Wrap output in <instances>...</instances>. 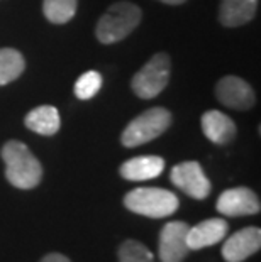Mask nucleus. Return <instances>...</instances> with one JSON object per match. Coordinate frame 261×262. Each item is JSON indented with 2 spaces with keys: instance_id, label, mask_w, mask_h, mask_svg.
Segmentation results:
<instances>
[{
  "instance_id": "obj_10",
  "label": "nucleus",
  "mask_w": 261,
  "mask_h": 262,
  "mask_svg": "<svg viewBox=\"0 0 261 262\" xmlns=\"http://www.w3.org/2000/svg\"><path fill=\"white\" fill-rule=\"evenodd\" d=\"M261 247V230L258 227H246L232 233L222 245V257L227 262H243L256 254Z\"/></svg>"
},
{
  "instance_id": "obj_5",
  "label": "nucleus",
  "mask_w": 261,
  "mask_h": 262,
  "mask_svg": "<svg viewBox=\"0 0 261 262\" xmlns=\"http://www.w3.org/2000/svg\"><path fill=\"white\" fill-rule=\"evenodd\" d=\"M171 75V59L166 53H156L132 76L131 88L139 98H154L165 90Z\"/></svg>"
},
{
  "instance_id": "obj_15",
  "label": "nucleus",
  "mask_w": 261,
  "mask_h": 262,
  "mask_svg": "<svg viewBox=\"0 0 261 262\" xmlns=\"http://www.w3.org/2000/svg\"><path fill=\"white\" fill-rule=\"evenodd\" d=\"M24 124L27 129L41 134V136H54L61 125L59 112L56 107H51V105H41V107L32 108L26 115Z\"/></svg>"
},
{
  "instance_id": "obj_9",
  "label": "nucleus",
  "mask_w": 261,
  "mask_h": 262,
  "mask_svg": "<svg viewBox=\"0 0 261 262\" xmlns=\"http://www.w3.org/2000/svg\"><path fill=\"white\" fill-rule=\"evenodd\" d=\"M261 205L258 194L249 188L226 189L217 200V211L227 216H244L259 213Z\"/></svg>"
},
{
  "instance_id": "obj_14",
  "label": "nucleus",
  "mask_w": 261,
  "mask_h": 262,
  "mask_svg": "<svg viewBox=\"0 0 261 262\" xmlns=\"http://www.w3.org/2000/svg\"><path fill=\"white\" fill-rule=\"evenodd\" d=\"M258 0H220L219 20L226 27H237L256 15Z\"/></svg>"
},
{
  "instance_id": "obj_13",
  "label": "nucleus",
  "mask_w": 261,
  "mask_h": 262,
  "mask_svg": "<svg viewBox=\"0 0 261 262\" xmlns=\"http://www.w3.org/2000/svg\"><path fill=\"white\" fill-rule=\"evenodd\" d=\"M202 130L210 142L219 146H224L236 137V124L231 117L219 110H209L202 115Z\"/></svg>"
},
{
  "instance_id": "obj_4",
  "label": "nucleus",
  "mask_w": 261,
  "mask_h": 262,
  "mask_svg": "<svg viewBox=\"0 0 261 262\" xmlns=\"http://www.w3.org/2000/svg\"><path fill=\"white\" fill-rule=\"evenodd\" d=\"M170 124H171L170 110H166L163 107L149 108L129 122V125L122 132L121 142L126 147L143 146V144L159 137L161 134L168 129Z\"/></svg>"
},
{
  "instance_id": "obj_17",
  "label": "nucleus",
  "mask_w": 261,
  "mask_h": 262,
  "mask_svg": "<svg viewBox=\"0 0 261 262\" xmlns=\"http://www.w3.org/2000/svg\"><path fill=\"white\" fill-rule=\"evenodd\" d=\"M78 0H43V12L53 24H66L76 14Z\"/></svg>"
},
{
  "instance_id": "obj_18",
  "label": "nucleus",
  "mask_w": 261,
  "mask_h": 262,
  "mask_svg": "<svg viewBox=\"0 0 261 262\" xmlns=\"http://www.w3.org/2000/svg\"><path fill=\"white\" fill-rule=\"evenodd\" d=\"M117 255H119V262H154L151 250L137 241L122 242Z\"/></svg>"
},
{
  "instance_id": "obj_20",
  "label": "nucleus",
  "mask_w": 261,
  "mask_h": 262,
  "mask_svg": "<svg viewBox=\"0 0 261 262\" xmlns=\"http://www.w3.org/2000/svg\"><path fill=\"white\" fill-rule=\"evenodd\" d=\"M41 262H71L66 255L63 254H48V255H44V257L41 259Z\"/></svg>"
},
{
  "instance_id": "obj_3",
  "label": "nucleus",
  "mask_w": 261,
  "mask_h": 262,
  "mask_svg": "<svg viewBox=\"0 0 261 262\" xmlns=\"http://www.w3.org/2000/svg\"><path fill=\"white\" fill-rule=\"evenodd\" d=\"M124 205L132 213L148 219H165L178 210V196L163 188H136L124 196Z\"/></svg>"
},
{
  "instance_id": "obj_12",
  "label": "nucleus",
  "mask_w": 261,
  "mask_h": 262,
  "mask_svg": "<svg viewBox=\"0 0 261 262\" xmlns=\"http://www.w3.org/2000/svg\"><path fill=\"white\" fill-rule=\"evenodd\" d=\"M165 169V159L159 156H137L121 166V176L129 181H146L158 178Z\"/></svg>"
},
{
  "instance_id": "obj_16",
  "label": "nucleus",
  "mask_w": 261,
  "mask_h": 262,
  "mask_svg": "<svg viewBox=\"0 0 261 262\" xmlns=\"http://www.w3.org/2000/svg\"><path fill=\"white\" fill-rule=\"evenodd\" d=\"M26 68L24 56L12 48L0 49V86L17 80Z\"/></svg>"
},
{
  "instance_id": "obj_7",
  "label": "nucleus",
  "mask_w": 261,
  "mask_h": 262,
  "mask_svg": "<svg viewBox=\"0 0 261 262\" xmlns=\"http://www.w3.org/2000/svg\"><path fill=\"white\" fill-rule=\"evenodd\" d=\"M188 227L185 222H168L159 232L158 254L161 262H182L190 249L187 245Z\"/></svg>"
},
{
  "instance_id": "obj_21",
  "label": "nucleus",
  "mask_w": 261,
  "mask_h": 262,
  "mask_svg": "<svg viewBox=\"0 0 261 262\" xmlns=\"http://www.w3.org/2000/svg\"><path fill=\"white\" fill-rule=\"evenodd\" d=\"M163 4H170V5H180V4H185L187 0H159Z\"/></svg>"
},
{
  "instance_id": "obj_8",
  "label": "nucleus",
  "mask_w": 261,
  "mask_h": 262,
  "mask_svg": "<svg viewBox=\"0 0 261 262\" xmlns=\"http://www.w3.org/2000/svg\"><path fill=\"white\" fill-rule=\"evenodd\" d=\"M215 97L229 108L248 110L256 102V95L248 81L239 76H224L215 85Z\"/></svg>"
},
{
  "instance_id": "obj_1",
  "label": "nucleus",
  "mask_w": 261,
  "mask_h": 262,
  "mask_svg": "<svg viewBox=\"0 0 261 262\" xmlns=\"http://www.w3.org/2000/svg\"><path fill=\"white\" fill-rule=\"evenodd\" d=\"M2 159L5 163V178L12 186L19 189H32L41 183V163L24 142H5L2 147Z\"/></svg>"
},
{
  "instance_id": "obj_19",
  "label": "nucleus",
  "mask_w": 261,
  "mask_h": 262,
  "mask_svg": "<svg viewBox=\"0 0 261 262\" xmlns=\"http://www.w3.org/2000/svg\"><path fill=\"white\" fill-rule=\"evenodd\" d=\"M102 88V75L97 71H87L75 83V95L80 100H90Z\"/></svg>"
},
{
  "instance_id": "obj_6",
  "label": "nucleus",
  "mask_w": 261,
  "mask_h": 262,
  "mask_svg": "<svg viewBox=\"0 0 261 262\" xmlns=\"http://www.w3.org/2000/svg\"><path fill=\"white\" fill-rule=\"evenodd\" d=\"M171 183L180 188L182 191H185L188 196L195 200H204L209 196L210 193V181L205 176L202 166L197 161H185V163L176 164L171 169L170 174Z\"/></svg>"
},
{
  "instance_id": "obj_2",
  "label": "nucleus",
  "mask_w": 261,
  "mask_h": 262,
  "mask_svg": "<svg viewBox=\"0 0 261 262\" xmlns=\"http://www.w3.org/2000/svg\"><path fill=\"white\" fill-rule=\"evenodd\" d=\"M141 9L132 2H117L107 9L97 22L95 34L102 44H114L126 39L141 22Z\"/></svg>"
},
{
  "instance_id": "obj_11",
  "label": "nucleus",
  "mask_w": 261,
  "mask_h": 262,
  "mask_svg": "<svg viewBox=\"0 0 261 262\" xmlns=\"http://www.w3.org/2000/svg\"><path fill=\"white\" fill-rule=\"evenodd\" d=\"M229 232V225L224 219H209L204 220L195 227L188 228L187 245L190 250H198L204 247L219 244Z\"/></svg>"
}]
</instances>
